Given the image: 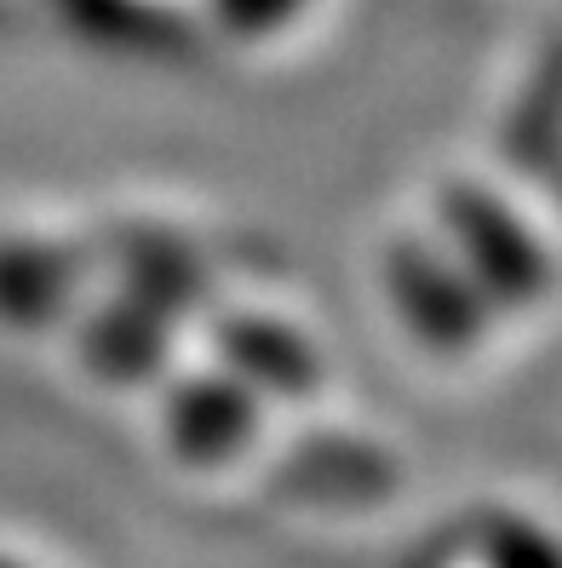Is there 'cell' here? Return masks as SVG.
<instances>
[{"instance_id": "cell-1", "label": "cell", "mask_w": 562, "mask_h": 568, "mask_svg": "<svg viewBox=\"0 0 562 568\" xmlns=\"http://www.w3.org/2000/svg\"><path fill=\"white\" fill-rule=\"evenodd\" d=\"M0 568H7V562H0Z\"/></svg>"}]
</instances>
